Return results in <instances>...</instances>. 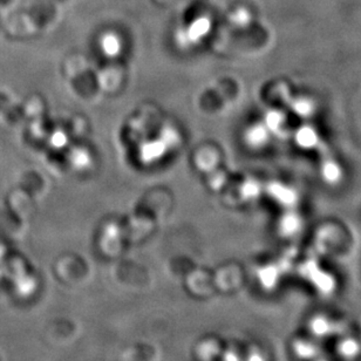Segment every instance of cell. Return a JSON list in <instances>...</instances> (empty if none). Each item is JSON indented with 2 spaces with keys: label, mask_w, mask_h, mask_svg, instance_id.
<instances>
[{
  "label": "cell",
  "mask_w": 361,
  "mask_h": 361,
  "mask_svg": "<svg viewBox=\"0 0 361 361\" xmlns=\"http://www.w3.org/2000/svg\"><path fill=\"white\" fill-rule=\"evenodd\" d=\"M319 361H325V360H319Z\"/></svg>",
  "instance_id": "12"
},
{
  "label": "cell",
  "mask_w": 361,
  "mask_h": 361,
  "mask_svg": "<svg viewBox=\"0 0 361 361\" xmlns=\"http://www.w3.org/2000/svg\"><path fill=\"white\" fill-rule=\"evenodd\" d=\"M286 123H288L286 115L283 111H277V109L269 111L264 122V125L270 130L271 134L281 132V129L284 130Z\"/></svg>",
  "instance_id": "8"
},
{
  "label": "cell",
  "mask_w": 361,
  "mask_h": 361,
  "mask_svg": "<svg viewBox=\"0 0 361 361\" xmlns=\"http://www.w3.org/2000/svg\"><path fill=\"white\" fill-rule=\"evenodd\" d=\"M317 104L309 97H297L292 99L291 111L302 118H311L316 113Z\"/></svg>",
  "instance_id": "4"
},
{
  "label": "cell",
  "mask_w": 361,
  "mask_h": 361,
  "mask_svg": "<svg viewBox=\"0 0 361 361\" xmlns=\"http://www.w3.org/2000/svg\"><path fill=\"white\" fill-rule=\"evenodd\" d=\"M306 274H307L310 281H312V284L322 290L324 293H329L334 290V281H332V278L327 276L323 271L318 270L316 267L310 268L306 271Z\"/></svg>",
  "instance_id": "6"
},
{
  "label": "cell",
  "mask_w": 361,
  "mask_h": 361,
  "mask_svg": "<svg viewBox=\"0 0 361 361\" xmlns=\"http://www.w3.org/2000/svg\"><path fill=\"white\" fill-rule=\"evenodd\" d=\"M311 329H312L313 334L319 336V337H325V336L336 334L339 331L337 330L336 324L332 323L327 318H324V317L314 318L312 323H311Z\"/></svg>",
  "instance_id": "9"
},
{
  "label": "cell",
  "mask_w": 361,
  "mask_h": 361,
  "mask_svg": "<svg viewBox=\"0 0 361 361\" xmlns=\"http://www.w3.org/2000/svg\"><path fill=\"white\" fill-rule=\"evenodd\" d=\"M278 228L283 237H295L302 231V219L295 210L288 209L281 216Z\"/></svg>",
  "instance_id": "2"
},
{
  "label": "cell",
  "mask_w": 361,
  "mask_h": 361,
  "mask_svg": "<svg viewBox=\"0 0 361 361\" xmlns=\"http://www.w3.org/2000/svg\"><path fill=\"white\" fill-rule=\"evenodd\" d=\"M272 195L286 209H293L292 207L298 201L295 191L285 184H276L274 189L272 188Z\"/></svg>",
  "instance_id": "5"
},
{
  "label": "cell",
  "mask_w": 361,
  "mask_h": 361,
  "mask_svg": "<svg viewBox=\"0 0 361 361\" xmlns=\"http://www.w3.org/2000/svg\"><path fill=\"white\" fill-rule=\"evenodd\" d=\"M293 140L295 146L305 152L316 149L320 145L319 133L309 123H304L293 133Z\"/></svg>",
  "instance_id": "1"
},
{
  "label": "cell",
  "mask_w": 361,
  "mask_h": 361,
  "mask_svg": "<svg viewBox=\"0 0 361 361\" xmlns=\"http://www.w3.org/2000/svg\"><path fill=\"white\" fill-rule=\"evenodd\" d=\"M295 351L302 359H310L316 357L317 353H318V348L311 344V343L298 341L295 344Z\"/></svg>",
  "instance_id": "11"
},
{
  "label": "cell",
  "mask_w": 361,
  "mask_h": 361,
  "mask_svg": "<svg viewBox=\"0 0 361 361\" xmlns=\"http://www.w3.org/2000/svg\"><path fill=\"white\" fill-rule=\"evenodd\" d=\"M271 133L264 123L251 127L250 130L247 132V140L251 146L256 148H261L268 145L269 139H270Z\"/></svg>",
  "instance_id": "7"
},
{
  "label": "cell",
  "mask_w": 361,
  "mask_h": 361,
  "mask_svg": "<svg viewBox=\"0 0 361 361\" xmlns=\"http://www.w3.org/2000/svg\"><path fill=\"white\" fill-rule=\"evenodd\" d=\"M338 351H339V353H341L344 358L353 359L359 355V352H360V345H359L358 341L350 338V339L341 341L339 348H338Z\"/></svg>",
  "instance_id": "10"
},
{
  "label": "cell",
  "mask_w": 361,
  "mask_h": 361,
  "mask_svg": "<svg viewBox=\"0 0 361 361\" xmlns=\"http://www.w3.org/2000/svg\"><path fill=\"white\" fill-rule=\"evenodd\" d=\"M320 178L329 185H337L344 178V169L338 161L330 159L320 166Z\"/></svg>",
  "instance_id": "3"
}]
</instances>
